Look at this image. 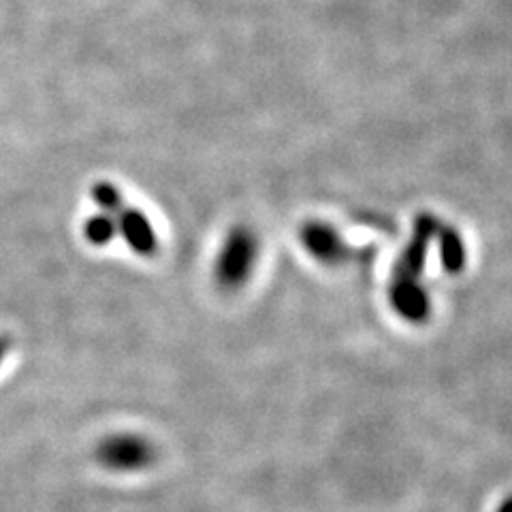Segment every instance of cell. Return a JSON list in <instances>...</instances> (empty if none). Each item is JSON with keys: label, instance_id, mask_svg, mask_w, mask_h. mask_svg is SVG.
<instances>
[{"label": "cell", "instance_id": "cell-11", "mask_svg": "<svg viewBox=\"0 0 512 512\" xmlns=\"http://www.w3.org/2000/svg\"><path fill=\"white\" fill-rule=\"evenodd\" d=\"M498 512H512V498H508L502 506H500V510Z\"/></svg>", "mask_w": 512, "mask_h": 512}, {"label": "cell", "instance_id": "cell-6", "mask_svg": "<svg viewBox=\"0 0 512 512\" xmlns=\"http://www.w3.org/2000/svg\"><path fill=\"white\" fill-rule=\"evenodd\" d=\"M389 301L395 314L402 316L408 323L421 325L431 316V299L419 280L393 278L389 288Z\"/></svg>", "mask_w": 512, "mask_h": 512}, {"label": "cell", "instance_id": "cell-4", "mask_svg": "<svg viewBox=\"0 0 512 512\" xmlns=\"http://www.w3.org/2000/svg\"><path fill=\"white\" fill-rule=\"evenodd\" d=\"M440 229V220L431 214H421L414 220V231L410 244L406 250L399 256L397 265L393 267V278H402V280H419L421 271L427 261V250L431 239L436 237Z\"/></svg>", "mask_w": 512, "mask_h": 512}, {"label": "cell", "instance_id": "cell-7", "mask_svg": "<svg viewBox=\"0 0 512 512\" xmlns=\"http://www.w3.org/2000/svg\"><path fill=\"white\" fill-rule=\"evenodd\" d=\"M436 237L440 244L442 267L453 276L461 274L463 267H466V244H463V239L457 233V229L448 227V224H440Z\"/></svg>", "mask_w": 512, "mask_h": 512}, {"label": "cell", "instance_id": "cell-3", "mask_svg": "<svg viewBox=\"0 0 512 512\" xmlns=\"http://www.w3.org/2000/svg\"><path fill=\"white\" fill-rule=\"evenodd\" d=\"M299 239L303 248H306L318 263L342 265V263L359 259V252L352 250L344 242L342 235L327 222H320V220L306 222L301 227Z\"/></svg>", "mask_w": 512, "mask_h": 512}, {"label": "cell", "instance_id": "cell-8", "mask_svg": "<svg viewBox=\"0 0 512 512\" xmlns=\"http://www.w3.org/2000/svg\"><path fill=\"white\" fill-rule=\"evenodd\" d=\"M82 233H84V239L90 246L105 248L118 237L116 216L105 214V212H96V214H92L84 220Z\"/></svg>", "mask_w": 512, "mask_h": 512}, {"label": "cell", "instance_id": "cell-2", "mask_svg": "<svg viewBox=\"0 0 512 512\" xmlns=\"http://www.w3.org/2000/svg\"><path fill=\"white\" fill-rule=\"evenodd\" d=\"M94 459L107 472L135 474L154 466L156 448L141 434L133 431H116L96 444Z\"/></svg>", "mask_w": 512, "mask_h": 512}, {"label": "cell", "instance_id": "cell-5", "mask_svg": "<svg viewBox=\"0 0 512 512\" xmlns=\"http://www.w3.org/2000/svg\"><path fill=\"white\" fill-rule=\"evenodd\" d=\"M118 224V237L139 256H154L158 252V235L152 227L150 218L137 207L124 205L116 214Z\"/></svg>", "mask_w": 512, "mask_h": 512}, {"label": "cell", "instance_id": "cell-10", "mask_svg": "<svg viewBox=\"0 0 512 512\" xmlns=\"http://www.w3.org/2000/svg\"><path fill=\"white\" fill-rule=\"evenodd\" d=\"M9 352H11V338H7L5 333H0V365L5 363Z\"/></svg>", "mask_w": 512, "mask_h": 512}, {"label": "cell", "instance_id": "cell-1", "mask_svg": "<svg viewBox=\"0 0 512 512\" xmlns=\"http://www.w3.org/2000/svg\"><path fill=\"white\" fill-rule=\"evenodd\" d=\"M256 261H259V237L246 224H237L224 237L214 263V280L220 291L235 293L244 288L252 278Z\"/></svg>", "mask_w": 512, "mask_h": 512}, {"label": "cell", "instance_id": "cell-9", "mask_svg": "<svg viewBox=\"0 0 512 512\" xmlns=\"http://www.w3.org/2000/svg\"><path fill=\"white\" fill-rule=\"evenodd\" d=\"M90 195H92V201L96 203V207H99V212H105L111 216H116L126 205L122 190L111 182H96L90 190Z\"/></svg>", "mask_w": 512, "mask_h": 512}]
</instances>
